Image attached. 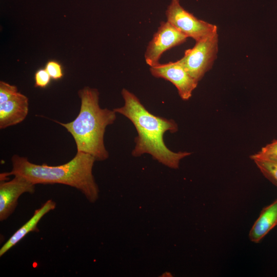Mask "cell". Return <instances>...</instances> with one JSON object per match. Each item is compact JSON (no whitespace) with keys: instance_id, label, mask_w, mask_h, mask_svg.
Segmentation results:
<instances>
[{"instance_id":"ba28073f","label":"cell","mask_w":277,"mask_h":277,"mask_svg":"<svg viewBox=\"0 0 277 277\" xmlns=\"http://www.w3.org/2000/svg\"><path fill=\"white\" fill-rule=\"evenodd\" d=\"M35 184L21 175H14L9 181L0 184V221L6 220L14 212L19 196L24 193H33Z\"/></svg>"},{"instance_id":"2e32d148","label":"cell","mask_w":277,"mask_h":277,"mask_svg":"<svg viewBox=\"0 0 277 277\" xmlns=\"http://www.w3.org/2000/svg\"><path fill=\"white\" fill-rule=\"evenodd\" d=\"M51 77L45 68L37 70L34 74V86L45 88L50 84Z\"/></svg>"},{"instance_id":"8fae6325","label":"cell","mask_w":277,"mask_h":277,"mask_svg":"<svg viewBox=\"0 0 277 277\" xmlns=\"http://www.w3.org/2000/svg\"><path fill=\"white\" fill-rule=\"evenodd\" d=\"M277 225V199L261 211L249 233L250 240L259 243Z\"/></svg>"},{"instance_id":"8992f818","label":"cell","mask_w":277,"mask_h":277,"mask_svg":"<svg viewBox=\"0 0 277 277\" xmlns=\"http://www.w3.org/2000/svg\"><path fill=\"white\" fill-rule=\"evenodd\" d=\"M187 38L167 21L161 22L146 49L145 54L146 64L150 67L159 64V60L165 51L184 43Z\"/></svg>"},{"instance_id":"9c48e42d","label":"cell","mask_w":277,"mask_h":277,"mask_svg":"<svg viewBox=\"0 0 277 277\" xmlns=\"http://www.w3.org/2000/svg\"><path fill=\"white\" fill-rule=\"evenodd\" d=\"M28 97L20 92L0 104V128L4 129L23 121L28 114Z\"/></svg>"},{"instance_id":"52a82bcc","label":"cell","mask_w":277,"mask_h":277,"mask_svg":"<svg viewBox=\"0 0 277 277\" xmlns=\"http://www.w3.org/2000/svg\"><path fill=\"white\" fill-rule=\"evenodd\" d=\"M150 71L153 76L172 83L183 100H188L197 86L198 82L188 73L179 60L163 64L159 63L150 67Z\"/></svg>"},{"instance_id":"277c9868","label":"cell","mask_w":277,"mask_h":277,"mask_svg":"<svg viewBox=\"0 0 277 277\" xmlns=\"http://www.w3.org/2000/svg\"><path fill=\"white\" fill-rule=\"evenodd\" d=\"M218 34L216 32L195 41L193 48L185 51L179 62L197 82L212 67L218 51Z\"/></svg>"},{"instance_id":"3957f363","label":"cell","mask_w":277,"mask_h":277,"mask_svg":"<svg viewBox=\"0 0 277 277\" xmlns=\"http://www.w3.org/2000/svg\"><path fill=\"white\" fill-rule=\"evenodd\" d=\"M81 100L77 117L72 121L63 123L57 122L73 136L77 152H83L94 157L96 161H104L109 156L104 136L106 128L116 119V112L101 108L98 104L97 89L85 87L78 91Z\"/></svg>"},{"instance_id":"30bf717a","label":"cell","mask_w":277,"mask_h":277,"mask_svg":"<svg viewBox=\"0 0 277 277\" xmlns=\"http://www.w3.org/2000/svg\"><path fill=\"white\" fill-rule=\"evenodd\" d=\"M55 207V202L52 200H49L41 208L36 210L31 219L16 230L3 245L0 249V256H3L28 233L37 230V225L41 219L49 211L54 210Z\"/></svg>"},{"instance_id":"5bb4252c","label":"cell","mask_w":277,"mask_h":277,"mask_svg":"<svg viewBox=\"0 0 277 277\" xmlns=\"http://www.w3.org/2000/svg\"><path fill=\"white\" fill-rule=\"evenodd\" d=\"M19 92L14 85L4 81L0 82V104L6 102L15 96Z\"/></svg>"},{"instance_id":"9a60e30c","label":"cell","mask_w":277,"mask_h":277,"mask_svg":"<svg viewBox=\"0 0 277 277\" xmlns=\"http://www.w3.org/2000/svg\"><path fill=\"white\" fill-rule=\"evenodd\" d=\"M45 68L54 80L61 79L64 76L63 69L58 62L55 60H50L46 63Z\"/></svg>"},{"instance_id":"7a4b0ae2","label":"cell","mask_w":277,"mask_h":277,"mask_svg":"<svg viewBox=\"0 0 277 277\" xmlns=\"http://www.w3.org/2000/svg\"><path fill=\"white\" fill-rule=\"evenodd\" d=\"M94 157L77 152L68 163L58 166L46 164L37 165L30 162L27 158L14 155L10 172L1 173V181L9 175H21L34 184H61L79 190L89 202L94 203L98 199L99 190L92 174Z\"/></svg>"},{"instance_id":"7c38bea8","label":"cell","mask_w":277,"mask_h":277,"mask_svg":"<svg viewBox=\"0 0 277 277\" xmlns=\"http://www.w3.org/2000/svg\"><path fill=\"white\" fill-rule=\"evenodd\" d=\"M253 161L264 176L277 187V162L262 159Z\"/></svg>"},{"instance_id":"4fadbf2b","label":"cell","mask_w":277,"mask_h":277,"mask_svg":"<svg viewBox=\"0 0 277 277\" xmlns=\"http://www.w3.org/2000/svg\"><path fill=\"white\" fill-rule=\"evenodd\" d=\"M250 157L252 160L262 159L277 162V140L262 147L260 151L251 155Z\"/></svg>"},{"instance_id":"5b68a950","label":"cell","mask_w":277,"mask_h":277,"mask_svg":"<svg viewBox=\"0 0 277 277\" xmlns=\"http://www.w3.org/2000/svg\"><path fill=\"white\" fill-rule=\"evenodd\" d=\"M167 21L195 41L217 32L216 26L199 19L184 9L180 0H172L166 11Z\"/></svg>"},{"instance_id":"6da1fadb","label":"cell","mask_w":277,"mask_h":277,"mask_svg":"<svg viewBox=\"0 0 277 277\" xmlns=\"http://www.w3.org/2000/svg\"><path fill=\"white\" fill-rule=\"evenodd\" d=\"M123 106L113 109L128 118L135 126L137 136L132 152L134 156L148 153L153 159L169 168L177 169L180 161L191 154L187 151L170 150L165 144L164 134L167 131L174 133L178 126L174 121L153 115L149 112L140 100L126 89H123Z\"/></svg>"}]
</instances>
